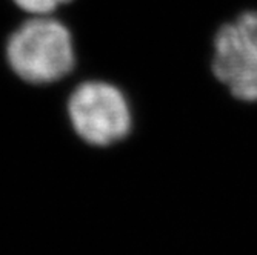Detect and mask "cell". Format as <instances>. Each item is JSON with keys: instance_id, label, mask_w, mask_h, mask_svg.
<instances>
[{"instance_id": "cell-2", "label": "cell", "mask_w": 257, "mask_h": 255, "mask_svg": "<svg viewBox=\"0 0 257 255\" xmlns=\"http://www.w3.org/2000/svg\"><path fill=\"white\" fill-rule=\"evenodd\" d=\"M211 68L236 99L257 102V11H246L219 28Z\"/></svg>"}, {"instance_id": "cell-1", "label": "cell", "mask_w": 257, "mask_h": 255, "mask_svg": "<svg viewBox=\"0 0 257 255\" xmlns=\"http://www.w3.org/2000/svg\"><path fill=\"white\" fill-rule=\"evenodd\" d=\"M8 59L23 80L50 83L71 71L74 56L69 33L54 20H31L10 40Z\"/></svg>"}, {"instance_id": "cell-5", "label": "cell", "mask_w": 257, "mask_h": 255, "mask_svg": "<svg viewBox=\"0 0 257 255\" xmlns=\"http://www.w3.org/2000/svg\"><path fill=\"white\" fill-rule=\"evenodd\" d=\"M66 2H69V0H57V4H66Z\"/></svg>"}, {"instance_id": "cell-4", "label": "cell", "mask_w": 257, "mask_h": 255, "mask_svg": "<svg viewBox=\"0 0 257 255\" xmlns=\"http://www.w3.org/2000/svg\"><path fill=\"white\" fill-rule=\"evenodd\" d=\"M14 2L28 13L33 14H48L57 8V0H14Z\"/></svg>"}, {"instance_id": "cell-3", "label": "cell", "mask_w": 257, "mask_h": 255, "mask_svg": "<svg viewBox=\"0 0 257 255\" xmlns=\"http://www.w3.org/2000/svg\"><path fill=\"white\" fill-rule=\"evenodd\" d=\"M76 132L94 146L120 142L131 131V112L122 92L105 83H85L69 100Z\"/></svg>"}]
</instances>
